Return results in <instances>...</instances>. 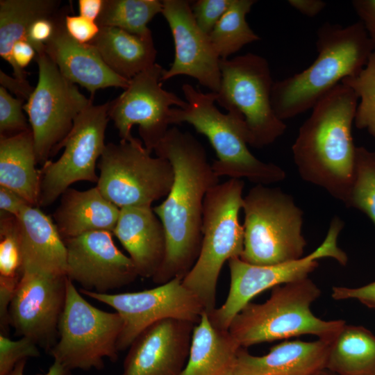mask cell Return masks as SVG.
<instances>
[{"mask_svg":"<svg viewBox=\"0 0 375 375\" xmlns=\"http://www.w3.org/2000/svg\"><path fill=\"white\" fill-rule=\"evenodd\" d=\"M174 169V181L166 199L153 208L166 234L167 250L160 269L153 277L161 285L183 278L196 262L201 247L203 200L219 183L208 162L204 147L190 133L169 128L153 149Z\"/></svg>","mask_w":375,"mask_h":375,"instance_id":"obj_1","label":"cell"},{"mask_svg":"<svg viewBox=\"0 0 375 375\" xmlns=\"http://www.w3.org/2000/svg\"><path fill=\"white\" fill-rule=\"evenodd\" d=\"M358 98L342 83L319 100L292 146L301 178L346 203L352 184L356 147L352 137Z\"/></svg>","mask_w":375,"mask_h":375,"instance_id":"obj_2","label":"cell"},{"mask_svg":"<svg viewBox=\"0 0 375 375\" xmlns=\"http://www.w3.org/2000/svg\"><path fill=\"white\" fill-rule=\"evenodd\" d=\"M316 47L317 57L308 68L274 83L272 105L283 121L312 109L343 79L358 74L375 50L360 22L324 23L317 31Z\"/></svg>","mask_w":375,"mask_h":375,"instance_id":"obj_3","label":"cell"},{"mask_svg":"<svg viewBox=\"0 0 375 375\" xmlns=\"http://www.w3.org/2000/svg\"><path fill=\"white\" fill-rule=\"evenodd\" d=\"M321 294L308 277L273 288L262 303H247L233 319L228 332L242 348L301 335L334 339L346 324L316 317L310 306Z\"/></svg>","mask_w":375,"mask_h":375,"instance_id":"obj_4","label":"cell"},{"mask_svg":"<svg viewBox=\"0 0 375 375\" xmlns=\"http://www.w3.org/2000/svg\"><path fill=\"white\" fill-rule=\"evenodd\" d=\"M244 188L242 179L231 178L211 188L203 200L201 247L183 283L207 312L216 308L217 284L224 262L240 258L244 249V227L239 222Z\"/></svg>","mask_w":375,"mask_h":375,"instance_id":"obj_5","label":"cell"},{"mask_svg":"<svg viewBox=\"0 0 375 375\" xmlns=\"http://www.w3.org/2000/svg\"><path fill=\"white\" fill-rule=\"evenodd\" d=\"M181 88L187 106L172 109L171 125L188 123L208 138L218 158L212 164L218 177L246 178L265 185L285 178L286 173L281 167L263 162L251 153L240 122L216 107L215 93L202 92L189 83H184Z\"/></svg>","mask_w":375,"mask_h":375,"instance_id":"obj_6","label":"cell"},{"mask_svg":"<svg viewBox=\"0 0 375 375\" xmlns=\"http://www.w3.org/2000/svg\"><path fill=\"white\" fill-rule=\"evenodd\" d=\"M244 249L240 259L265 266L303 257V212L278 188L257 184L243 198Z\"/></svg>","mask_w":375,"mask_h":375,"instance_id":"obj_7","label":"cell"},{"mask_svg":"<svg viewBox=\"0 0 375 375\" xmlns=\"http://www.w3.org/2000/svg\"><path fill=\"white\" fill-rule=\"evenodd\" d=\"M220 70L216 103L240 122L248 145L260 149L274 142L287 126L272 108L274 82L267 59L253 53L220 59Z\"/></svg>","mask_w":375,"mask_h":375,"instance_id":"obj_8","label":"cell"},{"mask_svg":"<svg viewBox=\"0 0 375 375\" xmlns=\"http://www.w3.org/2000/svg\"><path fill=\"white\" fill-rule=\"evenodd\" d=\"M123 326L117 312L93 306L67 277L65 305L58 328L60 338L49 350L50 354L70 370L101 369L105 358L117 359Z\"/></svg>","mask_w":375,"mask_h":375,"instance_id":"obj_9","label":"cell"},{"mask_svg":"<svg viewBox=\"0 0 375 375\" xmlns=\"http://www.w3.org/2000/svg\"><path fill=\"white\" fill-rule=\"evenodd\" d=\"M97 167L100 174L97 187L119 208L151 206L167 196L174 181L171 163L152 157L135 138L106 144Z\"/></svg>","mask_w":375,"mask_h":375,"instance_id":"obj_10","label":"cell"},{"mask_svg":"<svg viewBox=\"0 0 375 375\" xmlns=\"http://www.w3.org/2000/svg\"><path fill=\"white\" fill-rule=\"evenodd\" d=\"M343 221L335 216L331 222L322 244L308 256L276 265L259 266L244 262L240 258L230 259V288L224 303L207 312L212 326L228 331L235 316L260 292L276 286L308 277L319 265V260L331 258L345 265L348 258L338 246Z\"/></svg>","mask_w":375,"mask_h":375,"instance_id":"obj_11","label":"cell"},{"mask_svg":"<svg viewBox=\"0 0 375 375\" xmlns=\"http://www.w3.org/2000/svg\"><path fill=\"white\" fill-rule=\"evenodd\" d=\"M38 81L24 105L33 135L38 163L55 154L72 128L74 119L92 103L67 79L51 59L37 55Z\"/></svg>","mask_w":375,"mask_h":375,"instance_id":"obj_12","label":"cell"},{"mask_svg":"<svg viewBox=\"0 0 375 375\" xmlns=\"http://www.w3.org/2000/svg\"><path fill=\"white\" fill-rule=\"evenodd\" d=\"M109 106V102L92 103L81 112L59 146L58 151L64 147L62 154L57 160H47L42 165L39 170L38 206L51 205L78 181L97 183L96 167L106 147Z\"/></svg>","mask_w":375,"mask_h":375,"instance_id":"obj_13","label":"cell"},{"mask_svg":"<svg viewBox=\"0 0 375 375\" xmlns=\"http://www.w3.org/2000/svg\"><path fill=\"white\" fill-rule=\"evenodd\" d=\"M163 70L155 63L129 80L124 92L109 101V117L121 140H133L131 129L138 125L144 146L151 152L169 130L172 106H187L185 100L162 88Z\"/></svg>","mask_w":375,"mask_h":375,"instance_id":"obj_14","label":"cell"},{"mask_svg":"<svg viewBox=\"0 0 375 375\" xmlns=\"http://www.w3.org/2000/svg\"><path fill=\"white\" fill-rule=\"evenodd\" d=\"M80 292L112 307L122 317L119 351L129 348L142 331L156 322L172 318L197 324L206 312L200 300L185 287L181 278L140 292L101 294L81 289Z\"/></svg>","mask_w":375,"mask_h":375,"instance_id":"obj_15","label":"cell"},{"mask_svg":"<svg viewBox=\"0 0 375 375\" xmlns=\"http://www.w3.org/2000/svg\"><path fill=\"white\" fill-rule=\"evenodd\" d=\"M66 275L25 268L9 307L16 334L49 350L56 344L66 301Z\"/></svg>","mask_w":375,"mask_h":375,"instance_id":"obj_16","label":"cell"},{"mask_svg":"<svg viewBox=\"0 0 375 375\" xmlns=\"http://www.w3.org/2000/svg\"><path fill=\"white\" fill-rule=\"evenodd\" d=\"M112 232L92 231L63 240L67 249V276L84 290L106 294L133 282L134 263L115 245Z\"/></svg>","mask_w":375,"mask_h":375,"instance_id":"obj_17","label":"cell"},{"mask_svg":"<svg viewBox=\"0 0 375 375\" xmlns=\"http://www.w3.org/2000/svg\"><path fill=\"white\" fill-rule=\"evenodd\" d=\"M161 14L168 23L174 43V59L164 69L162 81L177 76L196 79L211 92L219 91L220 58L209 37L197 25L190 3L185 0H163Z\"/></svg>","mask_w":375,"mask_h":375,"instance_id":"obj_18","label":"cell"},{"mask_svg":"<svg viewBox=\"0 0 375 375\" xmlns=\"http://www.w3.org/2000/svg\"><path fill=\"white\" fill-rule=\"evenodd\" d=\"M195 325L169 318L146 328L129 347L122 375H181Z\"/></svg>","mask_w":375,"mask_h":375,"instance_id":"obj_19","label":"cell"},{"mask_svg":"<svg viewBox=\"0 0 375 375\" xmlns=\"http://www.w3.org/2000/svg\"><path fill=\"white\" fill-rule=\"evenodd\" d=\"M65 13L54 17V32L45 44V53L60 73L73 83L87 89L91 94L99 89L115 87L125 89L129 80L112 72L92 44H82L67 32Z\"/></svg>","mask_w":375,"mask_h":375,"instance_id":"obj_20","label":"cell"},{"mask_svg":"<svg viewBox=\"0 0 375 375\" xmlns=\"http://www.w3.org/2000/svg\"><path fill=\"white\" fill-rule=\"evenodd\" d=\"M112 233L128 253L138 276L153 278L163 263L167 250L165 231L153 208H120Z\"/></svg>","mask_w":375,"mask_h":375,"instance_id":"obj_21","label":"cell"},{"mask_svg":"<svg viewBox=\"0 0 375 375\" xmlns=\"http://www.w3.org/2000/svg\"><path fill=\"white\" fill-rule=\"evenodd\" d=\"M333 340L286 341L261 356H253L242 347L234 375H314L326 369Z\"/></svg>","mask_w":375,"mask_h":375,"instance_id":"obj_22","label":"cell"},{"mask_svg":"<svg viewBox=\"0 0 375 375\" xmlns=\"http://www.w3.org/2000/svg\"><path fill=\"white\" fill-rule=\"evenodd\" d=\"M22 270L67 276V249L51 218L38 207L26 206L17 217Z\"/></svg>","mask_w":375,"mask_h":375,"instance_id":"obj_23","label":"cell"},{"mask_svg":"<svg viewBox=\"0 0 375 375\" xmlns=\"http://www.w3.org/2000/svg\"><path fill=\"white\" fill-rule=\"evenodd\" d=\"M60 197L53 218L63 240L92 231H113L120 208L104 197L97 187L84 191L69 188Z\"/></svg>","mask_w":375,"mask_h":375,"instance_id":"obj_24","label":"cell"},{"mask_svg":"<svg viewBox=\"0 0 375 375\" xmlns=\"http://www.w3.org/2000/svg\"><path fill=\"white\" fill-rule=\"evenodd\" d=\"M241 348L228 331L214 327L203 312L194 328L188 359L181 375H234Z\"/></svg>","mask_w":375,"mask_h":375,"instance_id":"obj_25","label":"cell"},{"mask_svg":"<svg viewBox=\"0 0 375 375\" xmlns=\"http://www.w3.org/2000/svg\"><path fill=\"white\" fill-rule=\"evenodd\" d=\"M37 163L31 128L12 136H0V186L12 190L35 207L40 193Z\"/></svg>","mask_w":375,"mask_h":375,"instance_id":"obj_26","label":"cell"},{"mask_svg":"<svg viewBox=\"0 0 375 375\" xmlns=\"http://www.w3.org/2000/svg\"><path fill=\"white\" fill-rule=\"evenodd\" d=\"M108 67L127 80L153 65L157 51L152 33L138 35L114 27H100L90 43Z\"/></svg>","mask_w":375,"mask_h":375,"instance_id":"obj_27","label":"cell"},{"mask_svg":"<svg viewBox=\"0 0 375 375\" xmlns=\"http://www.w3.org/2000/svg\"><path fill=\"white\" fill-rule=\"evenodd\" d=\"M326 369L338 375H375V335L346 324L332 342Z\"/></svg>","mask_w":375,"mask_h":375,"instance_id":"obj_28","label":"cell"},{"mask_svg":"<svg viewBox=\"0 0 375 375\" xmlns=\"http://www.w3.org/2000/svg\"><path fill=\"white\" fill-rule=\"evenodd\" d=\"M60 1L55 0L0 1V56L13 68L12 50L15 43L27 41L33 22L50 18L58 12Z\"/></svg>","mask_w":375,"mask_h":375,"instance_id":"obj_29","label":"cell"},{"mask_svg":"<svg viewBox=\"0 0 375 375\" xmlns=\"http://www.w3.org/2000/svg\"><path fill=\"white\" fill-rule=\"evenodd\" d=\"M256 2L254 0H232L226 12L208 35L220 59H227L244 46L260 40L246 19Z\"/></svg>","mask_w":375,"mask_h":375,"instance_id":"obj_30","label":"cell"},{"mask_svg":"<svg viewBox=\"0 0 375 375\" xmlns=\"http://www.w3.org/2000/svg\"><path fill=\"white\" fill-rule=\"evenodd\" d=\"M162 10V1L158 0H104L97 23L99 27H114L146 35L151 33L148 24Z\"/></svg>","mask_w":375,"mask_h":375,"instance_id":"obj_31","label":"cell"},{"mask_svg":"<svg viewBox=\"0 0 375 375\" xmlns=\"http://www.w3.org/2000/svg\"><path fill=\"white\" fill-rule=\"evenodd\" d=\"M22 267L17 219L1 211L0 295L13 297L22 275Z\"/></svg>","mask_w":375,"mask_h":375,"instance_id":"obj_32","label":"cell"},{"mask_svg":"<svg viewBox=\"0 0 375 375\" xmlns=\"http://www.w3.org/2000/svg\"><path fill=\"white\" fill-rule=\"evenodd\" d=\"M345 205L364 212L375 226V151L356 147L353 177Z\"/></svg>","mask_w":375,"mask_h":375,"instance_id":"obj_33","label":"cell"},{"mask_svg":"<svg viewBox=\"0 0 375 375\" xmlns=\"http://www.w3.org/2000/svg\"><path fill=\"white\" fill-rule=\"evenodd\" d=\"M341 83L349 87L358 98L356 126L366 129L375 139V50L358 74L343 79Z\"/></svg>","mask_w":375,"mask_h":375,"instance_id":"obj_34","label":"cell"},{"mask_svg":"<svg viewBox=\"0 0 375 375\" xmlns=\"http://www.w3.org/2000/svg\"><path fill=\"white\" fill-rule=\"evenodd\" d=\"M23 102L0 87V136H12L31 128L22 111Z\"/></svg>","mask_w":375,"mask_h":375,"instance_id":"obj_35","label":"cell"},{"mask_svg":"<svg viewBox=\"0 0 375 375\" xmlns=\"http://www.w3.org/2000/svg\"><path fill=\"white\" fill-rule=\"evenodd\" d=\"M37 345L26 337L12 340L7 335L0 334V375H8L17 363L27 360L28 358L39 356Z\"/></svg>","mask_w":375,"mask_h":375,"instance_id":"obj_36","label":"cell"},{"mask_svg":"<svg viewBox=\"0 0 375 375\" xmlns=\"http://www.w3.org/2000/svg\"><path fill=\"white\" fill-rule=\"evenodd\" d=\"M231 2L232 0H198L190 3L192 15L198 27L208 35Z\"/></svg>","mask_w":375,"mask_h":375,"instance_id":"obj_37","label":"cell"},{"mask_svg":"<svg viewBox=\"0 0 375 375\" xmlns=\"http://www.w3.org/2000/svg\"><path fill=\"white\" fill-rule=\"evenodd\" d=\"M64 24L68 34L82 44L91 43L100 31V27L97 22L81 15H65Z\"/></svg>","mask_w":375,"mask_h":375,"instance_id":"obj_38","label":"cell"},{"mask_svg":"<svg viewBox=\"0 0 375 375\" xmlns=\"http://www.w3.org/2000/svg\"><path fill=\"white\" fill-rule=\"evenodd\" d=\"M56 15L50 18H40L35 20L28 28L27 42L33 47L37 55L45 53V44L54 32Z\"/></svg>","mask_w":375,"mask_h":375,"instance_id":"obj_39","label":"cell"},{"mask_svg":"<svg viewBox=\"0 0 375 375\" xmlns=\"http://www.w3.org/2000/svg\"><path fill=\"white\" fill-rule=\"evenodd\" d=\"M331 296L335 300L355 299L375 309V281L359 288L333 287Z\"/></svg>","mask_w":375,"mask_h":375,"instance_id":"obj_40","label":"cell"},{"mask_svg":"<svg viewBox=\"0 0 375 375\" xmlns=\"http://www.w3.org/2000/svg\"><path fill=\"white\" fill-rule=\"evenodd\" d=\"M37 53L33 47L26 40H21L15 44L12 50V58L14 62V77L26 81V73L24 70L33 58L35 59Z\"/></svg>","mask_w":375,"mask_h":375,"instance_id":"obj_41","label":"cell"},{"mask_svg":"<svg viewBox=\"0 0 375 375\" xmlns=\"http://www.w3.org/2000/svg\"><path fill=\"white\" fill-rule=\"evenodd\" d=\"M351 3L375 49V0H354Z\"/></svg>","mask_w":375,"mask_h":375,"instance_id":"obj_42","label":"cell"},{"mask_svg":"<svg viewBox=\"0 0 375 375\" xmlns=\"http://www.w3.org/2000/svg\"><path fill=\"white\" fill-rule=\"evenodd\" d=\"M27 205L30 204L18 194L10 189L0 186L1 211L17 217Z\"/></svg>","mask_w":375,"mask_h":375,"instance_id":"obj_43","label":"cell"},{"mask_svg":"<svg viewBox=\"0 0 375 375\" xmlns=\"http://www.w3.org/2000/svg\"><path fill=\"white\" fill-rule=\"evenodd\" d=\"M0 83L1 86L7 88L14 92L17 98L28 100L30 95L34 90V88H32L28 82L20 81L16 78H12L7 75L2 70H0Z\"/></svg>","mask_w":375,"mask_h":375,"instance_id":"obj_44","label":"cell"},{"mask_svg":"<svg viewBox=\"0 0 375 375\" xmlns=\"http://www.w3.org/2000/svg\"><path fill=\"white\" fill-rule=\"evenodd\" d=\"M288 3L300 13L309 17L319 14L326 6V2L322 0H289Z\"/></svg>","mask_w":375,"mask_h":375,"instance_id":"obj_45","label":"cell"},{"mask_svg":"<svg viewBox=\"0 0 375 375\" xmlns=\"http://www.w3.org/2000/svg\"><path fill=\"white\" fill-rule=\"evenodd\" d=\"M104 0H79V15L97 22L103 6Z\"/></svg>","mask_w":375,"mask_h":375,"instance_id":"obj_46","label":"cell"},{"mask_svg":"<svg viewBox=\"0 0 375 375\" xmlns=\"http://www.w3.org/2000/svg\"><path fill=\"white\" fill-rule=\"evenodd\" d=\"M26 362V360H22L17 363L8 375H24ZM71 371L59 362L54 360L48 372L41 375H72Z\"/></svg>","mask_w":375,"mask_h":375,"instance_id":"obj_47","label":"cell"},{"mask_svg":"<svg viewBox=\"0 0 375 375\" xmlns=\"http://www.w3.org/2000/svg\"><path fill=\"white\" fill-rule=\"evenodd\" d=\"M314 375H338L337 374L327 369H322L320 371H319L318 372H317L316 374H315Z\"/></svg>","mask_w":375,"mask_h":375,"instance_id":"obj_48","label":"cell"}]
</instances>
